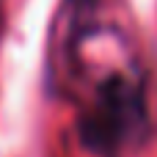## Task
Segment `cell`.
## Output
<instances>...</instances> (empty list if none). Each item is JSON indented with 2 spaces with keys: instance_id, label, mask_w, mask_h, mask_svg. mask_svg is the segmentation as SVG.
I'll return each instance as SVG.
<instances>
[{
  "instance_id": "6da1fadb",
  "label": "cell",
  "mask_w": 157,
  "mask_h": 157,
  "mask_svg": "<svg viewBox=\"0 0 157 157\" xmlns=\"http://www.w3.org/2000/svg\"><path fill=\"white\" fill-rule=\"evenodd\" d=\"M75 135L94 157H127L146 144L152 135L149 80L138 58H127L91 83V94L80 99Z\"/></svg>"
}]
</instances>
